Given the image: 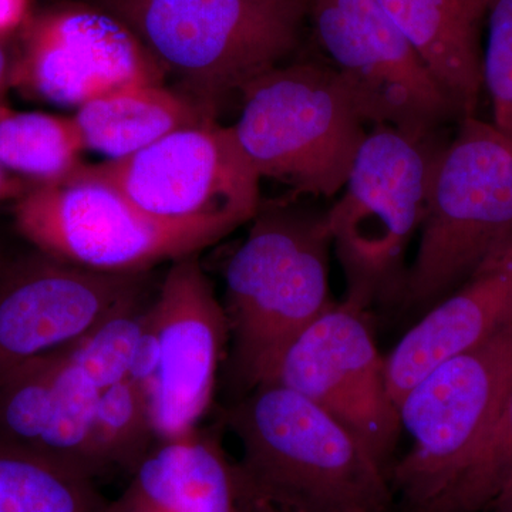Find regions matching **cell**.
<instances>
[{
  "label": "cell",
  "instance_id": "obj_11",
  "mask_svg": "<svg viewBox=\"0 0 512 512\" xmlns=\"http://www.w3.org/2000/svg\"><path fill=\"white\" fill-rule=\"evenodd\" d=\"M148 272L94 271L37 249L0 261V384L147 301Z\"/></svg>",
  "mask_w": 512,
  "mask_h": 512
},
{
  "label": "cell",
  "instance_id": "obj_25",
  "mask_svg": "<svg viewBox=\"0 0 512 512\" xmlns=\"http://www.w3.org/2000/svg\"><path fill=\"white\" fill-rule=\"evenodd\" d=\"M487 23L484 89L493 104V126L512 144V0H493Z\"/></svg>",
  "mask_w": 512,
  "mask_h": 512
},
{
  "label": "cell",
  "instance_id": "obj_3",
  "mask_svg": "<svg viewBox=\"0 0 512 512\" xmlns=\"http://www.w3.org/2000/svg\"><path fill=\"white\" fill-rule=\"evenodd\" d=\"M123 22L181 93L217 117L232 96L288 62L311 0H94Z\"/></svg>",
  "mask_w": 512,
  "mask_h": 512
},
{
  "label": "cell",
  "instance_id": "obj_2",
  "mask_svg": "<svg viewBox=\"0 0 512 512\" xmlns=\"http://www.w3.org/2000/svg\"><path fill=\"white\" fill-rule=\"evenodd\" d=\"M261 202L224 271L229 380L239 396L268 383L293 340L333 305L328 210Z\"/></svg>",
  "mask_w": 512,
  "mask_h": 512
},
{
  "label": "cell",
  "instance_id": "obj_16",
  "mask_svg": "<svg viewBox=\"0 0 512 512\" xmlns=\"http://www.w3.org/2000/svg\"><path fill=\"white\" fill-rule=\"evenodd\" d=\"M512 326V247L424 312L384 357L394 404L451 357L477 348Z\"/></svg>",
  "mask_w": 512,
  "mask_h": 512
},
{
  "label": "cell",
  "instance_id": "obj_9",
  "mask_svg": "<svg viewBox=\"0 0 512 512\" xmlns=\"http://www.w3.org/2000/svg\"><path fill=\"white\" fill-rule=\"evenodd\" d=\"M313 37L370 126L414 138L440 136L461 120L399 26L377 0H311Z\"/></svg>",
  "mask_w": 512,
  "mask_h": 512
},
{
  "label": "cell",
  "instance_id": "obj_12",
  "mask_svg": "<svg viewBox=\"0 0 512 512\" xmlns=\"http://www.w3.org/2000/svg\"><path fill=\"white\" fill-rule=\"evenodd\" d=\"M268 383L318 404L386 466L402 424L366 311L333 303L288 346Z\"/></svg>",
  "mask_w": 512,
  "mask_h": 512
},
{
  "label": "cell",
  "instance_id": "obj_24",
  "mask_svg": "<svg viewBox=\"0 0 512 512\" xmlns=\"http://www.w3.org/2000/svg\"><path fill=\"white\" fill-rule=\"evenodd\" d=\"M150 301L131 306L127 311L106 320L99 328L70 346L74 365L103 392L127 379L131 360Z\"/></svg>",
  "mask_w": 512,
  "mask_h": 512
},
{
  "label": "cell",
  "instance_id": "obj_19",
  "mask_svg": "<svg viewBox=\"0 0 512 512\" xmlns=\"http://www.w3.org/2000/svg\"><path fill=\"white\" fill-rule=\"evenodd\" d=\"M83 147L121 160L202 121L217 119L194 100L163 84H140L83 104L72 117Z\"/></svg>",
  "mask_w": 512,
  "mask_h": 512
},
{
  "label": "cell",
  "instance_id": "obj_8",
  "mask_svg": "<svg viewBox=\"0 0 512 512\" xmlns=\"http://www.w3.org/2000/svg\"><path fill=\"white\" fill-rule=\"evenodd\" d=\"M512 389V326L434 367L400 400L412 448L389 470L404 511L441 493L491 430Z\"/></svg>",
  "mask_w": 512,
  "mask_h": 512
},
{
  "label": "cell",
  "instance_id": "obj_28",
  "mask_svg": "<svg viewBox=\"0 0 512 512\" xmlns=\"http://www.w3.org/2000/svg\"><path fill=\"white\" fill-rule=\"evenodd\" d=\"M10 67L8 55H6L5 49L0 45V96H2L3 90H5L6 84L10 82ZM2 106V103H0Z\"/></svg>",
  "mask_w": 512,
  "mask_h": 512
},
{
  "label": "cell",
  "instance_id": "obj_26",
  "mask_svg": "<svg viewBox=\"0 0 512 512\" xmlns=\"http://www.w3.org/2000/svg\"><path fill=\"white\" fill-rule=\"evenodd\" d=\"M30 0H0V37L9 35L28 18Z\"/></svg>",
  "mask_w": 512,
  "mask_h": 512
},
{
  "label": "cell",
  "instance_id": "obj_6",
  "mask_svg": "<svg viewBox=\"0 0 512 512\" xmlns=\"http://www.w3.org/2000/svg\"><path fill=\"white\" fill-rule=\"evenodd\" d=\"M241 100L232 130L259 177L296 197L342 191L369 124L332 64L286 62L249 84Z\"/></svg>",
  "mask_w": 512,
  "mask_h": 512
},
{
  "label": "cell",
  "instance_id": "obj_1",
  "mask_svg": "<svg viewBox=\"0 0 512 512\" xmlns=\"http://www.w3.org/2000/svg\"><path fill=\"white\" fill-rule=\"evenodd\" d=\"M245 490L278 512H394L389 470L365 441L301 394L266 383L225 409Z\"/></svg>",
  "mask_w": 512,
  "mask_h": 512
},
{
  "label": "cell",
  "instance_id": "obj_14",
  "mask_svg": "<svg viewBox=\"0 0 512 512\" xmlns=\"http://www.w3.org/2000/svg\"><path fill=\"white\" fill-rule=\"evenodd\" d=\"M147 319L157 342L150 409L158 441L197 430L210 409L228 342L224 305L197 254L178 258L164 276Z\"/></svg>",
  "mask_w": 512,
  "mask_h": 512
},
{
  "label": "cell",
  "instance_id": "obj_29",
  "mask_svg": "<svg viewBox=\"0 0 512 512\" xmlns=\"http://www.w3.org/2000/svg\"><path fill=\"white\" fill-rule=\"evenodd\" d=\"M490 512H512V487L501 497V500L491 508Z\"/></svg>",
  "mask_w": 512,
  "mask_h": 512
},
{
  "label": "cell",
  "instance_id": "obj_4",
  "mask_svg": "<svg viewBox=\"0 0 512 512\" xmlns=\"http://www.w3.org/2000/svg\"><path fill=\"white\" fill-rule=\"evenodd\" d=\"M434 163L402 303L426 312L512 247V144L466 117Z\"/></svg>",
  "mask_w": 512,
  "mask_h": 512
},
{
  "label": "cell",
  "instance_id": "obj_18",
  "mask_svg": "<svg viewBox=\"0 0 512 512\" xmlns=\"http://www.w3.org/2000/svg\"><path fill=\"white\" fill-rule=\"evenodd\" d=\"M399 26L461 119L477 116L484 90L481 33L493 0H377Z\"/></svg>",
  "mask_w": 512,
  "mask_h": 512
},
{
  "label": "cell",
  "instance_id": "obj_30",
  "mask_svg": "<svg viewBox=\"0 0 512 512\" xmlns=\"http://www.w3.org/2000/svg\"><path fill=\"white\" fill-rule=\"evenodd\" d=\"M254 504L258 512H278L275 511L274 508L268 507V505L261 503V501L254 500Z\"/></svg>",
  "mask_w": 512,
  "mask_h": 512
},
{
  "label": "cell",
  "instance_id": "obj_15",
  "mask_svg": "<svg viewBox=\"0 0 512 512\" xmlns=\"http://www.w3.org/2000/svg\"><path fill=\"white\" fill-rule=\"evenodd\" d=\"M101 390L57 350L0 384V447L49 458L101 480L92 441Z\"/></svg>",
  "mask_w": 512,
  "mask_h": 512
},
{
  "label": "cell",
  "instance_id": "obj_27",
  "mask_svg": "<svg viewBox=\"0 0 512 512\" xmlns=\"http://www.w3.org/2000/svg\"><path fill=\"white\" fill-rule=\"evenodd\" d=\"M29 185L20 178L15 177L6 171L0 164V202L8 200H18L26 191L29 190Z\"/></svg>",
  "mask_w": 512,
  "mask_h": 512
},
{
  "label": "cell",
  "instance_id": "obj_7",
  "mask_svg": "<svg viewBox=\"0 0 512 512\" xmlns=\"http://www.w3.org/2000/svg\"><path fill=\"white\" fill-rule=\"evenodd\" d=\"M13 215L37 251L114 274L150 271L229 235L217 225L151 217L94 165H82L59 183L29 188L15 201Z\"/></svg>",
  "mask_w": 512,
  "mask_h": 512
},
{
  "label": "cell",
  "instance_id": "obj_5",
  "mask_svg": "<svg viewBox=\"0 0 512 512\" xmlns=\"http://www.w3.org/2000/svg\"><path fill=\"white\" fill-rule=\"evenodd\" d=\"M446 141L372 126L342 195L328 210L332 248L346 282L343 302L362 311L402 302L407 251L419 235L431 173Z\"/></svg>",
  "mask_w": 512,
  "mask_h": 512
},
{
  "label": "cell",
  "instance_id": "obj_10",
  "mask_svg": "<svg viewBox=\"0 0 512 512\" xmlns=\"http://www.w3.org/2000/svg\"><path fill=\"white\" fill-rule=\"evenodd\" d=\"M141 211L171 222L217 225L229 234L261 205V177L231 127L217 119L180 128L121 160L94 165Z\"/></svg>",
  "mask_w": 512,
  "mask_h": 512
},
{
  "label": "cell",
  "instance_id": "obj_31",
  "mask_svg": "<svg viewBox=\"0 0 512 512\" xmlns=\"http://www.w3.org/2000/svg\"><path fill=\"white\" fill-rule=\"evenodd\" d=\"M242 512H258V510H256L254 504L249 503V501H247V503H244V505H242Z\"/></svg>",
  "mask_w": 512,
  "mask_h": 512
},
{
  "label": "cell",
  "instance_id": "obj_22",
  "mask_svg": "<svg viewBox=\"0 0 512 512\" xmlns=\"http://www.w3.org/2000/svg\"><path fill=\"white\" fill-rule=\"evenodd\" d=\"M92 441L101 478L131 477L158 443L147 393L130 379L103 390L94 409Z\"/></svg>",
  "mask_w": 512,
  "mask_h": 512
},
{
  "label": "cell",
  "instance_id": "obj_20",
  "mask_svg": "<svg viewBox=\"0 0 512 512\" xmlns=\"http://www.w3.org/2000/svg\"><path fill=\"white\" fill-rule=\"evenodd\" d=\"M0 512H121L97 481L56 461L0 447Z\"/></svg>",
  "mask_w": 512,
  "mask_h": 512
},
{
  "label": "cell",
  "instance_id": "obj_13",
  "mask_svg": "<svg viewBox=\"0 0 512 512\" xmlns=\"http://www.w3.org/2000/svg\"><path fill=\"white\" fill-rule=\"evenodd\" d=\"M164 76L134 33L96 5L64 6L33 20L10 70L20 92L77 109L126 87L163 84Z\"/></svg>",
  "mask_w": 512,
  "mask_h": 512
},
{
  "label": "cell",
  "instance_id": "obj_21",
  "mask_svg": "<svg viewBox=\"0 0 512 512\" xmlns=\"http://www.w3.org/2000/svg\"><path fill=\"white\" fill-rule=\"evenodd\" d=\"M83 150L72 117L0 106V164L30 188L76 173Z\"/></svg>",
  "mask_w": 512,
  "mask_h": 512
},
{
  "label": "cell",
  "instance_id": "obj_17",
  "mask_svg": "<svg viewBox=\"0 0 512 512\" xmlns=\"http://www.w3.org/2000/svg\"><path fill=\"white\" fill-rule=\"evenodd\" d=\"M121 512H242L237 464L197 430L160 440L131 474Z\"/></svg>",
  "mask_w": 512,
  "mask_h": 512
},
{
  "label": "cell",
  "instance_id": "obj_23",
  "mask_svg": "<svg viewBox=\"0 0 512 512\" xmlns=\"http://www.w3.org/2000/svg\"><path fill=\"white\" fill-rule=\"evenodd\" d=\"M512 487V389L485 439L420 512H490Z\"/></svg>",
  "mask_w": 512,
  "mask_h": 512
}]
</instances>
